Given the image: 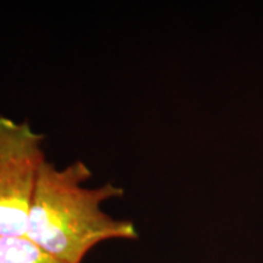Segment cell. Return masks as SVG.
I'll return each instance as SVG.
<instances>
[{
    "label": "cell",
    "mask_w": 263,
    "mask_h": 263,
    "mask_svg": "<svg viewBox=\"0 0 263 263\" xmlns=\"http://www.w3.org/2000/svg\"><path fill=\"white\" fill-rule=\"evenodd\" d=\"M90 177L83 161L62 168L45 161L29 207L26 238L68 263H82L100 242L138 239L134 223L114 218L101 209L124 190L112 183L85 186Z\"/></svg>",
    "instance_id": "obj_1"
},
{
    "label": "cell",
    "mask_w": 263,
    "mask_h": 263,
    "mask_svg": "<svg viewBox=\"0 0 263 263\" xmlns=\"http://www.w3.org/2000/svg\"><path fill=\"white\" fill-rule=\"evenodd\" d=\"M0 263H68L26 238H0Z\"/></svg>",
    "instance_id": "obj_3"
},
{
    "label": "cell",
    "mask_w": 263,
    "mask_h": 263,
    "mask_svg": "<svg viewBox=\"0 0 263 263\" xmlns=\"http://www.w3.org/2000/svg\"><path fill=\"white\" fill-rule=\"evenodd\" d=\"M44 137L27 122L0 116V238L26 236Z\"/></svg>",
    "instance_id": "obj_2"
}]
</instances>
